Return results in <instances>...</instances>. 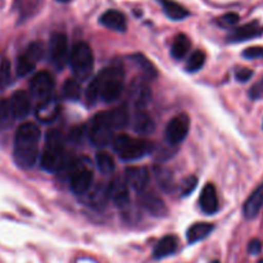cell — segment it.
I'll return each instance as SVG.
<instances>
[{"label":"cell","instance_id":"f35d334b","mask_svg":"<svg viewBox=\"0 0 263 263\" xmlns=\"http://www.w3.org/2000/svg\"><path fill=\"white\" fill-rule=\"evenodd\" d=\"M243 57L246 59H259L263 58V46H251L243 51Z\"/></svg>","mask_w":263,"mask_h":263},{"label":"cell","instance_id":"ee69618b","mask_svg":"<svg viewBox=\"0 0 263 263\" xmlns=\"http://www.w3.org/2000/svg\"><path fill=\"white\" fill-rule=\"evenodd\" d=\"M211 263H220V262H218V261H212Z\"/></svg>","mask_w":263,"mask_h":263},{"label":"cell","instance_id":"f1b7e54d","mask_svg":"<svg viewBox=\"0 0 263 263\" xmlns=\"http://www.w3.org/2000/svg\"><path fill=\"white\" fill-rule=\"evenodd\" d=\"M156 180L158 186L164 192L170 193L174 190L175 186V177L170 170L163 168V167H157L156 168Z\"/></svg>","mask_w":263,"mask_h":263},{"label":"cell","instance_id":"2e32d148","mask_svg":"<svg viewBox=\"0 0 263 263\" xmlns=\"http://www.w3.org/2000/svg\"><path fill=\"white\" fill-rule=\"evenodd\" d=\"M200 210L205 215H213L218 211V198L215 186L212 184H207L203 187L199 198Z\"/></svg>","mask_w":263,"mask_h":263},{"label":"cell","instance_id":"7bdbcfd3","mask_svg":"<svg viewBox=\"0 0 263 263\" xmlns=\"http://www.w3.org/2000/svg\"><path fill=\"white\" fill-rule=\"evenodd\" d=\"M57 2H59V3H68V2H71V0H57Z\"/></svg>","mask_w":263,"mask_h":263},{"label":"cell","instance_id":"cb8c5ba5","mask_svg":"<svg viewBox=\"0 0 263 263\" xmlns=\"http://www.w3.org/2000/svg\"><path fill=\"white\" fill-rule=\"evenodd\" d=\"M131 97H133L134 104L136 105L138 108H144L149 104L152 99V92L151 89H149L146 85L144 84H139L135 85L134 87H131Z\"/></svg>","mask_w":263,"mask_h":263},{"label":"cell","instance_id":"6da1fadb","mask_svg":"<svg viewBox=\"0 0 263 263\" xmlns=\"http://www.w3.org/2000/svg\"><path fill=\"white\" fill-rule=\"evenodd\" d=\"M40 128L35 123H23L15 133L14 138V161L22 168L35 166L39 158V140Z\"/></svg>","mask_w":263,"mask_h":263},{"label":"cell","instance_id":"7c38bea8","mask_svg":"<svg viewBox=\"0 0 263 263\" xmlns=\"http://www.w3.org/2000/svg\"><path fill=\"white\" fill-rule=\"evenodd\" d=\"M36 118L44 123H50L58 117L59 115V103L55 97H49L46 99L40 100L35 110Z\"/></svg>","mask_w":263,"mask_h":263},{"label":"cell","instance_id":"ab89813d","mask_svg":"<svg viewBox=\"0 0 263 263\" xmlns=\"http://www.w3.org/2000/svg\"><path fill=\"white\" fill-rule=\"evenodd\" d=\"M249 98L252 100H262L263 99V79L253 85L249 89Z\"/></svg>","mask_w":263,"mask_h":263},{"label":"cell","instance_id":"ba28073f","mask_svg":"<svg viewBox=\"0 0 263 263\" xmlns=\"http://www.w3.org/2000/svg\"><path fill=\"white\" fill-rule=\"evenodd\" d=\"M190 120L187 115H179L172 118L166 127V139L170 144L182 143L189 134Z\"/></svg>","mask_w":263,"mask_h":263},{"label":"cell","instance_id":"8fae6325","mask_svg":"<svg viewBox=\"0 0 263 263\" xmlns=\"http://www.w3.org/2000/svg\"><path fill=\"white\" fill-rule=\"evenodd\" d=\"M107 194L112 199V202L120 208L127 207L128 203H130V193H128L127 184L121 177H116L110 182Z\"/></svg>","mask_w":263,"mask_h":263},{"label":"cell","instance_id":"83f0119b","mask_svg":"<svg viewBox=\"0 0 263 263\" xmlns=\"http://www.w3.org/2000/svg\"><path fill=\"white\" fill-rule=\"evenodd\" d=\"M15 116L10 100L0 99V130H7L13 125Z\"/></svg>","mask_w":263,"mask_h":263},{"label":"cell","instance_id":"d4e9b609","mask_svg":"<svg viewBox=\"0 0 263 263\" xmlns=\"http://www.w3.org/2000/svg\"><path fill=\"white\" fill-rule=\"evenodd\" d=\"M163 4V10L166 13V15L168 18L174 21H181L189 15V10L185 7L180 5L179 3L172 2V0H163L162 2Z\"/></svg>","mask_w":263,"mask_h":263},{"label":"cell","instance_id":"5bb4252c","mask_svg":"<svg viewBox=\"0 0 263 263\" xmlns=\"http://www.w3.org/2000/svg\"><path fill=\"white\" fill-rule=\"evenodd\" d=\"M149 172L145 167H128L126 170V182L136 192H144L149 184Z\"/></svg>","mask_w":263,"mask_h":263},{"label":"cell","instance_id":"3957f363","mask_svg":"<svg viewBox=\"0 0 263 263\" xmlns=\"http://www.w3.org/2000/svg\"><path fill=\"white\" fill-rule=\"evenodd\" d=\"M113 149L123 161H136L148 156L153 145L148 140L134 139L128 135H120L113 141Z\"/></svg>","mask_w":263,"mask_h":263},{"label":"cell","instance_id":"b9f144b4","mask_svg":"<svg viewBox=\"0 0 263 263\" xmlns=\"http://www.w3.org/2000/svg\"><path fill=\"white\" fill-rule=\"evenodd\" d=\"M262 251V241L259 239H253L251 240V243L248 244V252L253 256H257V254L261 253Z\"/></svg>","mask_w":263,"mask_h":263},{"label":"cell","instance_id":"d6986e66","mask_svg":"<svg viewBox=\"0 0 263 263\" xmlns=\"http://www.w3.org/2000/svg\"><path fill=\"white\" fill-rule=\"evenodd\" d=\"M99 21L107 28L113 31H118V32H123L126 30V26H127L125 15L115 9L107 10L105 13H103Z\"/></svg>","mask_w":263,"mask_h":263},{"label":"cell","instance_id":"74e56055","mask_svg":"<svg viewBox=\"0 0 263 263\" xmlns=\"http://www.w3.org/2000/svg\"><path fill=\"white\" fill-rule=\"evenodd\" d=\"M25 53H27L31 58L35 59L36 62H39L41 59V57H43V46L39 43H32L27 46Z\"/></svg>","mask_w":263,"mask_h":263},{"label":"cell","instance_id":"ffe728a7","mask_svg":"<svg viewBox=\"0 0 263 263\" xmlns=\"http://www.w3.org/2000/svg\"><path fill=\"white\" fill-rule=\"evenodd\" d=\"M179 240L174 235H166L157 243L153 251V257L156 259H163L166 257L172 256L177 251Z\"/></svg>","mask_w":263,"mask_h":263},{"label":"cell","instance_id":"4fadbf2b","mask_svg":"<svg viewBox=\"0 0 263 263\" xmlns=\"http://www.w3.org/2000/svg\"><path fill=\"white\" fill-rule=\"evenodd\" d=\"M139 197V202L143 205L145 211H148L151 215L156 216V217H163L168 212L166 203L158 197V195L153 194V193H144Z\"/></svg>","mask_w":263,"mask_h":263},{"label":"cell","instance_id":"1f68e13d","mask_svg":"<svg viewBox=\"0 0 263 263\" xmlns=\"http://www.w3.org/2000/svg\"><path fill=\"white\" fill-rule=\"evenodd\" d=\"M97 166L105 175H109L115 171V161H113L112 156H109L105 152H98L97 153Z\"/></svg>","mask_w":263,"mask_h":263},{"label":"cell","instance_id":"f6af8a7d","mask_svg":"<svg viewBox=\"0 0 263 263\" xmlns=\"http://www.w3.org/2000/svg\"><path fill=\"white\" fill-rule=\"evenodd\" d=\"M258 263H263V258H262V259H261V261H259Z\"/></svg>","mask_w":263,"mask_h":263},{"label":"cell","instance_id":"d6a6232c","mask_svg":"<svg viewBox=\"0 0 263 263\" xmlns=\"http://www.w3.org/2000/svg\"><path fill=\"white\" fill-rule=\"evenodd\" d=\"M12 81V66L7 58L0 61V90H5Z\"/></svg>","mask_w":263,"mask_h":263},{"label":"cell","instance_id":"52a82bcc","mask_svg":"<svg viewBox=\"0 0 263 263\" xmlns=\"http://www.w3.org/2000/svg\"><path fill=\"white\" fill-rule=\"evenodd\" d=\"M50 59L58 69L63 68L68 62V40L64 33L55 32L50 37Z\"/></svg>","mask_w":263,"mask_h":263},{"label":"cell","instance_id":"e0dca14e","mask_svg":"<svg viewBox=\"0 0 263 263\" xmlns=\"http://www.w3.org/2000/svg\"><path fill=\"white\" fill-rule=\"evenodd\" d=\"M263 207V184L259 185L246 200L243 205V215L244 217L252 220L259 213L261 208Z\"/></svg>","mask_w":263,"mask_h":263},{"label":"cell","instance_id":"44dd1931","mask_svg":"<svg viewBox=\"0 0 263 263\" xmlns=\"http://www.w3.org/2000/svg\"><path fill=\"white\" fill-rule=\"evenodd\" d=\"M156 128V123H154L153 118L144 110H138L134 117V130L139 135H151Z\"/></svg>","mask_w":263,"mask_h":263},{"label":"cell","instance_id":"9a60e30c","mask_svg":"<svg viewBox=\"0 0 263 263\" xmlns=\"http://www.w3.org/2000/svg\"><path fill=\"white\" fill-rule=\"evenodd\" d=\"M262 33V26H259L258 22H251L234 30L233 33L229 36V41H231V43H243V41H248L254 37H258Z\"/></svg>","mask_w":263,"mask_h":263},{"label":"cell","instance_id":"8d00e7d4","mask_svg":"<svg viewBox=\"0 0 263 263\" xmlns=\"http://www.w3.org/2000/svg\"><path fill=\"white\" fill-rule=\"evenodd\" d=\"M198 185V179L195 176H189L182 181L181 185V194L182 197H187L194 192V189Z\"/></svg>","mask_w":263,"mask_h":263},{"label":"cell","instance_id":"484cf974","mask_svg":"<svg viewBox=\"0 0 263 263\" xmlns=\"http://www.w3.org/2000/svg\"><path fill=\"white\" fill-rule=\"evenodd\" d=\"M190 46H192V41L190 39L187 37L186 35L184 33H180L175 37L174 44H172V48H171V54L175 59L180 61V59L184 58L185 55L187 54L189 51Z\"/></svg>","mask_w":263,"mask_h":263},{"label":"cell","instance_id":"f546056e","mask_svg":"<svg viewBox=\"0 0 263 263\" xmlns=\"http://www.w3.org/2000/svg\"><path fill=\"white\" fill-rule=\"evenodd\" d=\"M63 97L66 99L76 102L81 97V85L77 80L68 79L63 85Z\"/></svg>","mask_w":263,"mask_h":263},{"label":"cell","instance_id":"4316f807","mask_svg":"<svg viewBox=\"0 0 263 263\" xmlns=\"http://www.w3.org/2000/svg\"><path fill=\"white\" fill-rule=\"evenodd\" d=\"M105 116H107L108 121L112 125V127L115 128H122L125 127L128 123V112L125 107L115 108L112 110H108L105 112Z\"/></svg>","mask_w":263,"mask_h":263},{"label":"cell","instance_id":"4dcf8cb0","mask_svg":"<svg viewBox=\"0 0 263 263\" xmlns=\"http://www.w3.org/2000/svg\"><path fill=\"white\" fill-rule=\"evenodd\" d=\"M36 63L37 62L35 59L31 58L27 53H23L17 61V74L21 77L27 76L30 72H32L35 69Z\"/></svg>","mask_w":263,"mask_h":263},{"label":"cell","instance_id":"60d3db41","mask_svg":"<svg viewBox=\"0 0 263 263\" xmlns=\"http://www.w3.org/2000/svg\"><path fill=\"white\" fill-rule=\"evenodd\" d=\"M253 76V71L249 68H239L235 72V77L239 82H247Z\"/></svg>","mask_w":263,"mask_h":263},{"label":"cell","instance_id":"836d02e7","mask_svg":"<svg viewBox=\"0 0 263 263\" xmlns=\"http://www.w3.org/2000/svg\"><path fill=\"white\" fill-rule=\"evenodd\" d=\"M205 63V55L202 50H197L190 55L186 63L187 72H198Z\"/></svg>","mask_w":263,"mask_h":263},{"label":"cell","instance_id":"277c9868","mask_svg":"<svg viewBox=\"0 0 263 263\" xmlns=\"http://www.w3.org/2000/svg\"><path fill=\"white\" fill-rule=\"evenodd\" d=\"M99 81L100 98L105 103H112L120 99L123 91V71L121 68L110 67L100 72L97 77Z\"/></svg>","mask_w":263,"mask_h":263},{"label":"cell","instance_id":"7402d4cb","mask_svg":"<svg viewBox=\"0 0 263 263\" xmlns=\"http://www.w3.org/2000/svg\"><path fill=\"white\" fill-rule=\"evenodd\" d=\"M213 229H215V226H213L212 223H208V222L194 223L193 226H190L189 230H187L186 233L187 241H189L190 244L198 243V241L207 238V236L212 233Z\"/></svg>","mask_w":263,"mask_h":263},{"label":"cell","instance_id":"d590c367","mask_svg":"<svg viewBox=\"0 0 263 263\" xmlns=\"http://www.w3.org/2000/svg\"><path fill=\"white\" fill-rule=\"evenodd\" d=\"M239 22V15L236 13H226V14L221 15L217 20V23L221 26V27H233L236 23Z\"/></svg>","mask_w":263,"mask_h":263},{"label":"cell","instance_id":"ac0fdd59","mask_svg":"<svg viewBox=\"0 0 263 263\" xmlns=\"http://www.w3.org/2000/svg\"><path fill=\"white\" fill-rule=\"evenodd\" d=\"M10 104H12L15 118H25L30 113V97L23 90H18V91H15L12 95V98H10Z\"/></svg>","mask_w":263,"mask_h":263},{"label":"cell","instance_id":"e575fe53","mask_svg":"<svg viewBox=\"0 0 263 263\" xmlns=\"http://www.w3.org/2000/svg\"><path fill=\"white\" fill-rule=\"evenodd\" d=\"M85 95H86V100L90 103V104H94V103L97 102L98 98L100 97L99 81H98L97 77H95V79L92 80V81L89 84V86H87Z\"/></svg>","mask_w":263,"mask_h":263},{"label":"cell","instance_id":"9c48e42d","mask_svg":"<svg viewBox=\"0 0 263 263\" xmlns=\"http://www.w3.org/2000/svg\"><path fill=\"white\" fill-rule=\"evenodd\" d=\"M54 80L50 73L43 71L36 73L30 82V91L33 98L37 100H44L53 95Z\"/></svg>","mask_w":263,"mask_h":263},{"label":"cell","instance_id":"30bf717a","mask_svg":"<svg viewBox=\"0 0 263 263\" xmlns=\"http://www.w3.org/2000/svg\"><path fill=\"white\" fill-rule=\"evenodd\" d=\"M92 172L87 167L74 168L69 177V186L76 195H82L89 192L92 184Z\"/></svg>","mask_w":263,"mask_h":263},{"label":"cell","instance_id":"603a6c76","mask_svg":"<svg viewBox=\"0 0 263 263\" xmlns=\"http://www.w3.org/2000/svg\"><path fill=\"white\" fill-rule=\"evenodd\" d=\"M131 61L136 64L139 72L143 74L145 80H154L157 77V69L151 61L143 54H134Z\"/></svg>","mask_w":263,"mask_h":263},{"label":"cell","instance_id":"8992f818","mask_svg":"<svg viewBox=\"0 0 263 263\" xmlns=\"http://www.w3.org/2000/svg\"><path fill=\"white\" fill-rule=\"evenodd\" d=\"M113 130L112 125L108 121L105 112L98 113L92 117L89 127V138L95 146H105L112 140Z\"/></svg>","mask_w":263,"mask_h":263},{"label":"cell","instance_id":"7a4b0ae2","mask_svg":"<svg viewBox=\"0 0 263 263\" xmlns=\"http://www.w3.org/2000/svg\"><path fill=\"white\" fill-rule=\"evenodd\" d=\"M45 149L40 163L45 171L61 172L72 168V159L63 148V135L58 130H50L46 134Z\"/></svg>","mask_w":263,"mask_h":263},{"label":"cell","instance_id":"5b68a950","mask_svg":"<svg viewBox=\"0 0 263 263\" xmlns=\"http://www.w3.org/2000/svg\"><path fill=\"white\" fill-rule=\"evenodd\" d=\"M72 72L80 81L89 79L94 71V55L91 48L86 43H77L71 51Z\"/></svg>","mask_w":263,"mask_h":263}]
</instances>
